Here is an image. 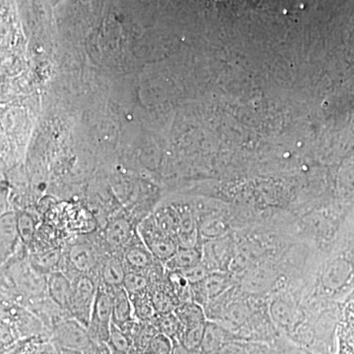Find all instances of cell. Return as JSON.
Instances as JSON below:
<instances>
[{
    "instance_id": "7a4b0ae2",
    "label": "cell",
    "mask_w": 354,
    "mask_h": 354,
    "mask_svg": "<svg viewBox=\"0 0 354 354\" xmlns=\"http://www.w3.org/2000/svg\"><path fill=\"white\" fill-rule=\"evenodd\" d=\"M113 291L100 283L88 326L91 337L97 344H108L113 324Z\"/></svg>"
},
{
    "instance_id": "2e32d148",
    "label": "cell",
    "mask_w": 354,
    "mask_h": 354,
    "mask_svg": "<svg viewBox=\"0 0 354 354\" xmlns=\"http://www.w3.org/2000/svg\"><path fill=\"white\" fill-rule=\"evenodd\" d=\"M174 313L180 321L183 329L208 322L204 308L195 301H187L179 304L174 310Z\"/></svg>"
},
{
    "instance_id": "603a6c76",
    "label": "cell",
    "mask_w": 354,
    "mask_h": 354,
    "mask_svg": "<svg viewBox=\"0 0 354 354\" xmlns=\"http://www.w3.org/2000/svg\"><path fill=\"white\" fill-rule=\"evenodd\" d=\"M17 223L21 241L28 245L34 239L35 232H36V220H34L29 214L22 213L17 216Z\"/></svg>"
},
{
    "instance_id": "ba28073f",
    "label": "cell",
    "mask_w": 354,
    "mask_h": 354,
    "mask_svg": "<svg viewBox=\"0 0 354 354\" xmlns=\"http://www.w3.org/2000/svg\"><path fill=\"white\" fill-rule=\"evenodd\" d=\"M46 288L51 300L59 308L69 312L73 297V283L68 277L59 271L50 272L46 281Z\"/></svg>"
},
{
    "instance_id": "5bb4252c",
    "label": "cell",
    "mask_w": 354,
    "mask_h": 354,
    "mask_svg": "<svg viewBox=\"0 0 354 354\" xmlns=\"http://www.w3.org/2000/svg\"><path fill=\"white\" fill-rule=\"evenodd\" d=\"M203 260V246L193 247V248H184L179 247L177 252L174 254L171 260L165 264L167 271L184 272L190 268L194 267Z\"/></svg>"
},
{
    "instance_id": "ffe728a7",
    "label": "cell",
    "mask_w": 354,
    "mask_h": 354,
    "mask_svg": "<svg viewBox=\"0 0 354 354\" xmlns=\"http://www.w3.org/2000/svg\"><path fill=\"white\" fill-rule=\"evenodd\" d=\"M198 223H199L200 234H201L202 239L213 241V239H221L227 234V227L223 220L208 218L198 221Z\"/></svg>"
},
{
    "instance_id": "7c38bea8",
    "label": "cell",
    "mask_w": 354,
    "mask_h": 354,
    "mask_svg": "<svg viewBox=\"0 0 354 354\" xmlns=\"http://www.w3.org/2000/svg\"><path fill=\"white\" fill-rule=\"evenodd\" d=\"M111 291L113 300V323L123 330L136 320L131 299L123 288Z\"/></svg>"
},
{
    "instance_id": "9c48e42d",
    "label": "cell",
    "mask_w": 354,
    "mask_h": 354,
    "mask_svg": "<svg viewBox=\"0 0 354 354\" xmlns=\"http://www.w3.org/2000/svg\"><path fill=\"white\" fill-rule=\"evenodd\" d=\"M101 283L109 290L123 288L127 269L122 257L111 255L102 261L99 270Z\"/></svg>"
},
{
    "instance_id": "7402d4cb",
    "label": "cell",
    "mask_w": 354,
    "mask_h": 354,
    "mask_svg": "<svg viewBox=\"0 0 354 354\" xmlns=\"http://www.w3.org/2000/svg\"><path fill=\"white\" fill-rule=\"evenodd\" d=\"M144 353L149 354H174V342L167 335L157 333L147 344Z\"/></svg>"
},
{
    "instance_id": "8fae6325",
    "label": "cell",
    "mask_w": 354,
    "mask_h": 354,
    "mask_svg": "<svg viewBox=\"0 0 354 354\" xmlns=\"http://www.w3.org/2000/svg\"><path fill=\"white\" fill-rule=\"evenodd\" d=\"M1 227V263L6 262L12 255L17 247L18 241H21L18 230L17 216L12 213L2 215L0 221Z\"/></svg>"
},
{
    "instance_id": "4316f807",
    "label": "cell",
    "mask_w": 354,
    "mask_h": 354,
    "mask_svg": "<svg viewBox=\"0 0 354 354\" xmlns=\"http://www.w3.org/2000/svg\"><path fill=\"white\" fill-rule=\"evenodd\" d=\"M138 354H149V353H139Z\"/></svg>"
},
{
    "instance_id": "ac0fdd59",
    "label": "cell",
    "mask_w": 354,
    "mask_h": 354,
    "mask_svg": "<svg viewBox=\"0 0 354 354\" xmlns=\"http://www.w3.org/2000/svg\"><path fill=\"white\" fill-rule=\"evenodd\" d=\"M152 323L158 333L167 335L172 339V342H178L181 333H183V325L174 312L158 314L153 318Z\"/></svg>"
},
{
    "instance_id": "6da1fadb",
    "label": "cell",
    "mask_w": 354,
    "mask_h": 354,
    "mask_svg": "<svg viewBox=\"0 0 354 354\" xmlns=\"http://www.w3.org/2000/svg\"><path fill=\"white\" fill-rule=\"evenodd\" d=\"M51 342L57 348L81 354H97L100 344L93 341L88 328L74 318L58 319L53 324Z\"/></svg>"
},
{
    "instance_id": "d4e9b609",
    "label": "cell",
    "mask_w": 354,
    "mask_h": 354,
    "mask_svg": "<svg viewBox=\"0 0 354 354\" xmlns=\"http://www.w3.org/2000/svg\"><path fill=\"white\" fill-rule=\"evenodd\" d=\"M211 272L208 268L206 267V265L201 262L200 264L186 270V271L183 272V274H185L186 278L188 279L190 283H196L198 281H202V279L206 278Z\"/></svg>"
},
{
    "instance_id": "3957f363",
    "label": "cell",
    "mask_w": 354,
    "mask_h": 354,
    "mask_svg": "<svg viewBox=\"0 0 354 354\" xmlns=\"http://www.w3.org/2000/svg\"><path fill=\"white\" fill-rule=\"evenodd\" d=\"M137 234L147 248L153 254L155 259L164 265L167 261L171 260L178 250V242L176 237L164 232L158 227L155 220L144 221L139 225Z\"/></svg>"
},
{
    "instance_id": "4fadbf2b",
    "label": "cell",
    "mask_w": 354,
    "mask_h": 354,
    "mask_svg": "<svg viewBox=\"0 0 354 354\" xmlns=\"http://www.w3.org/2000/svg\"><path fill=\"white\" fill-rule=\"evenodd\" d=\"M230 335L225 328L215 322H207L201 351L204 354H218L221 348L228 344Z\"/></svg>"
},
{
    "instance_id": "484cf974",
    "label": "cell",
    "mask_w": 354,
    "mask_h": 354,
    "mask_svg": "<svg viewBox=\"0 0 354 354\" xmlns=\"http://www.w3.org/2000/svg\"><path fill=\"white\" fill-rule=\"evenodd\" d=\"M58 354H81V353H76V351H68V349L58 348Z\"/></svg>"
},
{
    "instance_id": "30bf717a",
    "label": "cell",
    "mask_w": 354,
    "mask_h": 354,
    "mask_svg": "<svg viewBox=\"0 0 354 354\" xmlns=\"http://www.w3.org/2000/svg\"><path fill=\"white\" fill-rule=\"evenodd\" d=\"M134 237L131 223L124 218H115L109 221L104 228V239L115 250L123 251Z\"/></svg>"
},
{
    "instance_id": "44dd1931",
    "label": "cell",
    "mask_w": 354,
    "mask_h": 354,
    "mask_svg": "<svg viewBox=\"0 0 354 354\" xmlns=\"http://www.w3.org/2000/svg\"><path fill=\"white\" fill-rule=\"evenodd\" d=\"M149 286H150V283H149V279L146 274L127 271L124 283H123V288L127 291L130 297L143 292V291L149 290Z\"/></svg>"
},
{
    "instance_id": "e0dca14e",
    "label": "cell",
    "mask_w": 354,
    "mask_h": 354,
    "mask_svg": "<svg viewBox=\"0 0 354 354\" xmlns=\"http://www.w3.org/2000/svg\"><path fill=\"white\" fill-rule=\"evenodd\" d=\"M130 299H131L135 319L138 322H152L153 318L158 315L150 290L133 295Z\"/></svg>"
},
{
    "instance_id": "8992f818",
    "label": "cell",
    "mask_w": 354,
    "mask_h": 354,
    "mask_svg": "<svg viewBox=\"0 0 354 354\" xmlns=\"http://www.w3.org/2000/svg\"><path fill=\"white\" fill-rule=\"evenodd\" d=\"M122 258L127 271L144 272V274H147L158 261L140 239L139 234L135 235L132 241L123 249Z\"/></svg>"
},
{
    "instance_id": "277c9868",
    "label": "cell",
    "mask_w": 354,
    "mask_h": 354,
    "mask_svg": "<svg viewBox=\"0 0 354 354\" xmlns=\"http://www.w3.org/2000/svg\"><path fill=\"white\" fill-rule=\"evenodd\" d=\"M97 286L88 274H79L73 281V297L69 313L72 318L87 328L92 316Z\"/></svg>"
},
{
    "instance_id": "52a82bcc",
    "label": "cell",
    "mask_w": 354,
    "mask_h": 354,
    "mask_svg": "<svg viewBox=\"0 0 354 354\" xmlns=\"http://www.w3.org/2000/svg\"><path fill=\"white\" fill-rule=\"evenodd\" d=\"M67 260L78 274L91 276L99 265V257L94 247L86 242H78L70 247Z\"/></svg>"
},
{
    "instance_id": "5b68a950",
    "label": "cell",
    "mask_w": 354,
    "mask_h": 354,
    "mask_svg": "<svg viewBox=\"0 0 354 354\" xmlns=\"http://www.w3.org/2000/svg\"><path fill=\"white\" fill-rule=\"evenodd\" d=\"M230 286V279L223 272H213L202 281L191 283L192 301L201 305L221 297Z\"/></svg>"
},
{
    "instance_id": "d6986e66",
    "label": "cell",
    "mask_w": 354,
    "mask_h": 354,
    "mask_svg": "<svg viewBox=\"0 0 354 354\" xmlns=\"http://www.w3.org/2000/svg\"><path fill=\"white\" fill-rule=\"evenodd\" d=\"M111 354H130L133 348L132 339L115 324H111V334L108 341Z\"/></svg>"
},
{
    "instance_id": "9a60e30c",
    "label": "cell",
    "mask_w": 354,
    "mask_h": 354,
    "mask_svg": "<svg viewBox=\"0 0 354 354\" xmlns=\"http://www.w3.org/2000/svg\"><path fill=\"white\" fill-rule=\"evenodd\" d=\"M165 283L178 304L192 301L191 283L183 272L167 271L165 270Z\"/></svg>"
},
{
    "instance_id": "cb8c5ba5",
    "label": "cell",
    "mask_w": 354,
    "mask_h": 354,
    "mask_svg": "<svg viewBox=\"0 0 354 354\" xmlns=\"http://www.w3.org/2000/svg\"><path fill=\"white\" fill-rule=\"evenodd\" d=\"M60 262V252L57 250L48 251L35 256L32 259V265L36 269L41 271H50L53 268L57 267Z\"/></svg>"
}]
</instances>
